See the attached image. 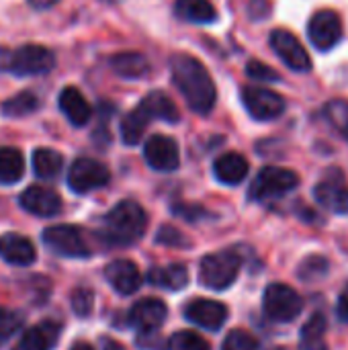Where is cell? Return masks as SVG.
Returning a JSON list of instances; mask_svg holds the SVG:
<instances>
[{"mask_svg": "<svg viewBox=\"0 0 348 350\" xmlns=\"http://www.w3.org/2000/svg\"><path fill=\"white\" fill-rule=\"evenodd\" d=\"M170 76L189 109L197 115H209L217 100V88L209 70L189 53L170 55Z\"/></svg>", "mask_w": 348, "mask_h": 350, "instance_id": "1", "label": "cell"}, {"mask_svg": "<svg viewBox=\"0 0 348 350\" xmlns=\"http://www.w3.org/2000/svg\"><path fill=\"white\" fill-rule=\"evenodd\" d=\"M148 228V215L135 201L117 203L101 221V238L113 246L135 244Z\"/></svg>", "mask_w": 348, "mask_h": 350, "instance_id": "2", "label": "cell"}, {"mask_svg": "<svg viewBox=\"0 0 348 350\" xmlns=\"http://www.w3.org/2000/svg\"><path fill=\"white\" fill-rule=\"evenodd\" d=\"M55 66V53L45 45L27 43L16 49L0 47V72L14 76H39L51 72Z\"/></svg>", "mask_w": 348, "mask_h": 350, "instance_id": "3", "label": "cell"}, {"mask_svg": "<svg viewBox=\"0 0 348 350\" xmlns=\"http://www.w3.org/2000/svg\"><path fill=\"white\" fill-rule=\"evenodd\" d=\"M240 267H242V258L232 250L207 254L199 265V281L203 287L211 291H226L236 283Z\"/></svg>", "mask_w": 348, "mask_h": 350, "instance_id": "4", "label": "cell"}, {"mask_svg": "<svg viewBox=\"0 0 348 350\" xmlns=\"http://www.w3.org/2000/svg\"><path fill=\"white\" fill-rule=\"evenodd\" d=\"M299 185L297 172L281 166H265L250 185L248 197L252 201H273L289 195Z\"/></svg>", "mask_w": 348, "mask_h": 350, "instance_id": "5", "label": "cell"}, {"mask_svg": "<svg viewBox=\"0 0 348 350\" xmlns=\"http://www.w3.org/2000/svg\"><path fill=\"white\" fill-rule=\"evenodd\" d=\"M263 310L269 320L287 324L293 322L302 310H304V299L295 289H291L285 283H273L267 287L265 297H263Z\"/></svg>", "mask_w": 348, "mask_h": 350, "instance_id": "6", "label": "cell"}, {"mask_svg": "<svg viewBox=\"0 0 348 350\" xmlns=\"http://www.w3.org/2000/svg\"><path fill=\"white\" fill-rule=\"evenodd\" d=\"M43 244L62 258H86L90 248L84 234L74 226H51L43 230Z\"/></svg>", "mask_w": 348, "mask_h": 350, "instance_id": "7", "label": "cell"}, {"mask_svg": "<svg viewBox=\"0 0 348 350\" xmlns=\"http://www.w3.org/2000/svg\"><path fill=\"white\" fill-rule=\"evenodd\" d=\"M109 168L94 158H76L68 170V187L78 195L103 189L109 183Z\"/></svg>", "mask_w": 348, "mask_h": 350, "instance_id": "8", "label": "cell"}, {"mask_svg": "<svg viewBox=\"0 0 348 350\" xmlns=\"http://www.w3.org/2000/svg\"><path fill=\"white\" fill-rule=\"evenodd\" d=\"M242 103L252 119L256 121H273L285 113V98L275 90L263 86H244Z\"/></svg>", "mask_w": 348, "mask_h": 350, "instance_id": "9", "label": "cell"}, {"mask_svg": "<svg viewBox=\"0 0 348 350\" xmlns=\"http://www.w3.org/2000/svg\"><path fill=\"white\" fill-rule=\"evenodd\" d=\"M269 43L277 57L293 72H310L312 70V57L302 45V41L285 29H275L269 37Z\"/></svg>", "mask_w": 348, "mask_h": 350, "instance_id": "10", "label": "cell"}, {"mask_svg": "<svg viewBox=\"0 0 348 350\" xmlns=\"http://www.w3.org/2000/svg\"><path fill=\"white\" fill-rule=\"evenodd\" d=\"M308 37L320 51H330L343 39V21L338 12L324 8L318 10L308 23Z\"/></svg>", "mask_w": 348, "mask_h": 350, "instance_id": "11", "label": "cell"}, {"mask_svg": "<svg viewBox=\"0 0 348 350\" xmlns=\"http://www.w3.org/2000/svg\"><path fill=\"white\" fill-rule=\"evenodd\" d=\"M144 158L158 172H172L180 166L178 146L168 135H152L144 146Z\"/></svg>", "mask_w": 348, "mask_h": 350, "instance_id": "12", "label": "cell"}, {"mask_svg": "<svg viewBox=\"0 0 348 350\" xmlns=\"http://www.w3.org/2000/svg\"><path fill=\"white\" fill-rule=\"evenodd\" d=\"M166 316H168V308L162 299L146 297V299H139L137 304H133V308L129 312V322L135 330H139L144 336H148L164 326Z\"/></svg>", "mask_w": 348, "mask_h": 350, "instance_id": "13", "label": "cell"}, {"mask_svg": "<svg viewBox=\"0 0 348 350\" xmlns=\"http://www.w3.org/2000/svg\"><path fill=\"white\" fill-rule=\"evenodd\" d=\"M185 318L203 330L215 332L226 324L228 308L219 301H213V299H193L185 308Z\"/></svg>", "mask_w": 348, "mask_h": 350, "instance_id": "14", "label": "cell"}, {"mask_svg": "<svg viewBox=\"0 0 348 350\" xmlns=\"http://www.w3.org/2000/svg\"><path fill=\"white\" fill-rule=\"evenodd\" d=\"M21 207L37 217H55L62 211V199L55 191L47 187H29L18 197Z\"/></svg>", "mask_w": 348, "mask_h": 350, "instance_id": "15", "label": "cell"}, {"mask_svg": "<svg viewBox=\"0 0 348 350\" xmlns=\"http://www.w3.org/2000/svg\"><path fill=\"white\" fill-rule=\"evenodd\" d=\"M105 279L119 295H133L142 285V273L137 265L125 258L109 262L105 269Z\"/></svg>", "mask_w": 348, "mask_h": 350, "instance_id": "16", "label": "cell"}, {"mask_svg": "<svg viewBox=\"0 0 348 350\" xmlns=\"http://www.w3.org/2000/svg\"><path fill=\"white\" fill-rule=\"evenodd\" d=\"M0 258L14 267H29L37 260V252L29 238L21 234H4L0 236Z\"/></svg>", "mask_w": 348, "mask_h": 350, "instance_id": "17", "label": "cell"}, {"mask_svg": "<svg viewBox=\"0 0 348 350\" xmlns=\"http://www.w3.org/2000/svg\"><path fill=\"white\" fill-rule=\"evenodd\" d=\"M57 105L74 127H84L92 117V107L88 105V100L76 86H66L59 92Z\"/></svg>", "mask_w": 348, "mask_h": 350, "instance_id": "18", "label": "cell"}, {"mask_svg": "<svg viewBox=\"0 0 348 350\" xmlns=\"http://www.w3.org/2000/svg\"><path fill=\"white\" fill-rule=\"evenodd\" d=\"M142 111H144V115L150 119V123L152 121H166V123H178L180 121V111H178V107L174 105V100L166 94V92H162V90H152V92H148L144 98H142V103L137 105Z\"/></svg>", "mask_w": 348, "mask_h": 350, "instance_id": "19", "label": "cell"}, {"mask_svg": "<svg viewBox=\"0 0 348 350\" xmlns=\"http://www.w3.org/2000/svg\"><path fill=\"white\" fill-rule=\"evenodd\" d=\"M250 164L248 160L238 154V152H228L224 156H219L213 164V174L222 185H230L236 187L240 185L246 176H248Z\"/></svg>", "mask_w": 348, "mask_h": 350, "instance_id": "20", "label": "cell"}, {"mask_svg": "<svg viewBox=\"0 0 348 350\" xmlns=\"http://www.w3.org/2000/svg\"><path fill=\"white\" fill-rule=\"evenodd\" d=\"M314 197L324 209H328L332 213H340V215L348 213V189L340 180L318 183L314 189Z\"/></svg>", "mask_w": 348, "mask_h": 350, "instance_id": "21", "label": "cell"}, {"mask_svg": "<svg viewBox=\"0 0 348 350\" xmlns=\"http://www.w3.org/2000/svg\"><path fill=\"white\" fill-rule=\"evenodd\" d=\"M59 336V324L55 322H43L35 328H29L12 350H49L55 347Z\"/></svg>", "mask_w": 348, "mask_h": 350, "instance_id": "22", "label": "cell"}, {"mask_svg": "<svg viewBox=\"0 0 348 350\" xmlns=\"http://www.w3.org/2000/svg\"><path fill=\"white\" fill-rule=\"evenodd\" d=\"M109 64L117 76L127 78V80H137L150 74V62L146 59L144 53H137V51L117 53L109 59Z\"/></svg>", "mask_w": 348, "mask_h": 350, "instance_id": "23", "label": "cell"}, {"mask_svg": "<svg viewBox=\"0 0 348 350\" xmlns=\"http://www.w3.org/2000/svg\"><path fill=\"white\" fill-rule=\"evenodd\" d=\"M148 281L154 287H160V289L180 291L189 283V273H187L185 265H168V267L152 269L150 275H148Z\"/></svg>", "mask_w": 348, "mask_h": 350, "instance_id": "24", "label": "cell"}, {"mask_svg": "<svg viewBox=\"0 0 348 350\" xmlns=\"http://www.w3.org/2000/svg\"><path fill=\"white\" fill-rule=\"evenodd\" d=\"M174 10L180 18L195 25H209L217 18V10L209 0H176Z\"/></svg>", "mask_w": 348, "mask_h": 350, "instance_id": "25", "label": "cell"}, {"mask_svg": "<svg viewBox=\"0 0 348 350\" xmlns=\"http://www.w3.org/2000/svg\"><path fill=\"white\" fill-rule=\"evenodd\" d=\"M64 168V158L51 148H39L33 152V172L41 180H53Z\"/></svg>", "mask_w": 348, "mask_h": 350, "instance_id": "26", "label": "cell"}, {"mask_svg": "<svg viewBox=\"0 0 348 350\" xmlns=\"http://www.w3.org/2000/svg\"><path fill=\"white\" fill-rule=\"evenodd\" d=\"M326 318L318 312L310 316V320L302 328V350H328L326 345Z\"/></svg>", "mask_w": 348, "mask_h": 350, "instance_id": "27", "label": "cell"}, {"mask_svg": "<svg viewBox=\"0 0 348 350\" xmlns=\"http://www.w3.org/2000/svg\"><path fill=\"white\" fill-rule=\"evenodd\" d=\"M25 174V158L16 148H0V183L14 185Z\"/></svg>", "mask_w": 348, "mask_h": 350, "instance_id": "28", "label": "cell"}, {"mask_svg": "<svg viewBox=\"0 0 348 350\" xmlns=\"http://www.w3.org/2000/svg\"><path fill=\"white\" fill-rule=\"evenodd\" d=\"M148 123H150V119L144 115V111H142L139 107H135L133 111H129V113L121 119V127H119L123 144H127V146L139 144V139H142L144 133H146Z\"/></svg>", "mask_w": 348, "mask_h": 350, "instance_id": "29", "label": "cell"}, {"mask_svg": "<svg viewBox=\"0 0 348 350\" xmlns=\"http://www.w3.org/2000/svg\"><path fill=\"white\" fill-rule=\"evenodd\" d=\"M39 98L31 90H23L14 96H10L6 103H2V113L6 117H27L39 109Z\"/></svg>", "mask_w": 348, "mask_h": 350, "instance_id": "30", "label": "cell"}, {"mask_svg": "<svg viewBox=\"0 0 348 350\" xmlns=\"http://www.w3.org/2000/svg\"><path fill=\"white\" fill-rule=\"evenodd\" d=\"M324 117L326 121L348 142V100H330L324 107Z\"/></svg>", "mask_w": 348, "mask_h": 350, "instance_id": "31", "label": "cell"}, {"mask_svg": "<svg viewBox=\"0 0 348 350\" xmlns=\"http://www.w3.org/2000/svg\"><path fill=\"white\" fill-rule=\"evenodd\" d=\"M168 350H211V345L197 332H174L168 340Z\"/></svg>", "mask_w": 348, "mask_h": 350, "instance_id": "32", "label": "cell"}, {"mask_svg": "<svg viewBox=\"0 0 348 350\" xmlns=\"http://www.w3.org/2000/svg\"><path fill=\"white\" fill-rule=\"evenodd\" d=\"M222 350H258V342L246 330H232L226 336Z\"/></svg>", "mask_w": 348, "mask_h": 350, "instance_id": "33", "label": "cell"}, {"mask_svg": "<svg viewBox=\"0 0 348 350\" xmlns=\"http://www.w3.org/2000/svg\"><path fill=\"white\" fill-rule=\"evenodd\" d=\"M246 76L254 82H279L281 80L279 72H275L271 66H267L265 62H258V59H250L246 64Z\"/></svg>", "mask_w": 348, "mask_h": 350, "instance_id": "34", "label": "cell"}, {"mask_svg": "<svg viewBox=\"0 0 348 350\" xmlns=\"http://www.w3.org/2000/svg\"><path fill=\"white\" fill-rule=\"evenodd\" d=\"M21 318L18 314H14L12 310L0 308V340H8L10 336H14L21 328Z\"/></svg>", "mask_w": 348, "mask_h": 350, "instance_id": "35", "label": "cell"}, {"mask_svg": "<svg viewBox=\"0 0 348 350\" xmlns=\"http://www.w3.org/2000/svg\"><path fill=\"white\" fill-rule=\"evenodd\" d=\"M326 269H328L326 258H322V256H312V258H308V260L302 265L299 277L306 279V281H314V279H320L322 275H326Z\"/></svg>", "mask_w": 348, "mask_h": 350, "instance_id": "36", "label": "cell"}, {"mask_svg": "<svg viewBox=\"0 0 348 350\" xmlns=\"http://www.w3.org/2000/svg\"><path fill=\"white\" fill-rule=\"evenodd\" d=\"M92 304H94V295L90 289L80 287L72 293V308L78 316H88L92 312Z\"/></svg>", "mask_w": 348, "mask_h": 350, "instance_id": "37", "label": "cell"}, {"mask_svg": "<svg viewBox=\"0 0 348 350\" xmlns=\"http://www.w3.org/2000/svg\"><path fill=\"white\" fill-rule=\"evenodd\" d=\"M156 242L158 244H166V246H174V248H180V246H189V242L185 240V236L172 228V226H164L160 228L158 236H156Z\"/></svg>", "mask_w": 348, "mask_h": 350, "instance_id": "38", "label": "cell"}, {"mask_svg": "<svg viewBox=\"0 0 348 350\" xmlns=\"http://www.w3.org/2000/svg\"><path fill=\"white\" fill-rule=\"evenodd\" d=\"M172 211H174L176 215H180V217L191 219V221H197V219L201 217V213H203L201 207H187V205H174Z\"/></svg>", "mask_w": 348, "mask_h": 350, "instance_id": "39", "label": "cell"}, {"mask_svg": "<svg viewBox=\"0 0 348 350\" xmlns=\"http://www.w3.org/2000/svg\"><path fill=\"white\" fill-rule=\"evenodd\" d=\"M336 314L340 316V320L348 322V287L340 293L338 297V306H336Z\"/></svg>", "mask_w": 348, "mask_h": 350, "instance_id": "40", "label": "cell"}, {"mask_svg": "<svg viewBox=\"0 0 348 350\" xmlns=\"http://www.w3.org/2000/svg\"><path fill=\"white\" fill-rule=\"evenodd\" d=\"M59 0H29V4L37 10H45V8H51L53 4H57Z\"/></svg>", "mask_w": 348, "mask_h": 350, "instance_id": "41", "label": "cell"}, {"mask_svg": "<svg viewBox=\"0 0 348 350\" xmlns=\"http://www.w3.org/2000/svg\"><path fill=\"white\" fill-rule=\"evenodd\" d=\"M103 350H125L119 342H115V340H105L103 342Z\"/></svg>", "mask_w": 348, "mask_h": 350, "instance_id": "42", "label": "cell"}, {"mask_svg": "<svg viewBox=\"0 0 348 350\" xmlns=\"http://www.w3.org/2000/svg\"><path fill=\"white\" fill-rule=\"evenodd\" d=\"M70 350H94L90 345H86V342H78V345H74Z\"/></svg>", "mask_w": 348, "mask_h": 350, "instance_id": "43", "label": "cell"}]
</instances>
